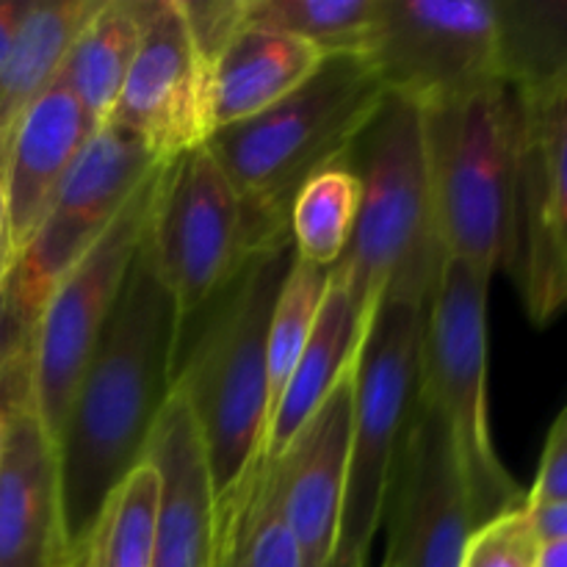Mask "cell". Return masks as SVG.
<instances>
[{
    "instance_id": "obj_25",
    "label": "cell",
    "mask_w": 567,
    "mask_h": 567,
    "mask_svg": "<svg viewBox=\"0 0 567 567\" xmlns=\"http://www.w3.org/2000/svg\"><path fill=\"white\" fill-rule=\"evenodd\" d=\"M360 183L341 161L316 172L291 205V241L302 264L336 269L352 238Z\"/></svg>"
},
{
    "instance_id": "obj_9",
    "label": "cell",
    "mask_w": 567,
    "mask_h": 567,
    "mask_svg": "<svg viewBox=\"0 0 567 567\" xmlns=\"http://www.w3.org/2000/svg\"><path fill=\"white\" fill-rule=\"evenodd\" d=\"M513 244L507 271L535 324L567 310V81L515 92Z\"/></svg>"
},
{
    "instance_id": "obj_26",
    "label": "cell",
    "mask_w": 567,
    "mask_h": 567,
    "mask_svg": "<svg viewBox=\"0 0 567 567\" xmlns=\"http://www.w3.org/2000/svg\"><path fill=\"white\" fill-rule=\"evenodd\" d=\"M380 0H247V28L288 33L330 55H365Z\"/></svg>"
},
{
    "instance_id": "obj_14",
    "label": "cell",
    "mask_w": 567,
    "mask_h": 567,
    "mask_svg": "<svg viewBox=\"0 0 567 567\" xmlns=\"http://www.w3.org/2000/svg\"><path fill=\"white\" fill-rule=\"evenodd\" d=\"M109 122L136 133L161 161L210 138L208 70L194 50L177 0L144 3L136 59Z\"/></svg>"
},
{
    "instance_id": "obj_6",
    "label": "cell",
    "mask_w": 567,
    "mask_h": 567,
    "mask_svg": "<svg viewBox=\"0 0 567 567\" xmlns=\"http://www.w3.org/2000/svg\"><path fill=\"white\" fill-rule=\"evenodd\" d=\"M487 286L491 277L449 258L426 305L421 391L441 410L468 482L476 529L526 507V491L504 468L487 410Z\"/></svg>"
},
{
    "instance_id": "obj_33",
    "label": "cell",
    "mask_w": 567,
    "mask_h": 567,
    "mask_svg": "<svg viewBox=\"0 0 567 567\" xmlns=\"http://www.w3.org/2000/svg\"><path fill=\"white\" fill-rule=\"evenodd\" d=\"M31 354H25V358L17 360L14 365L0 371V452H3V432L9 413L17 404L31 399Z\"/></svg>"
},
{
    "instance_id": "obj_23",
    "label": "cell",
    "mask_w": 567,
    "mask_h": 567,
    "mask_svg": "<svg viewBox=\"0 0 567 567\" xmlns=\"http://www.w3.org/2000/svg\"><path fill=\"white\" fill-rule=\"evenodd\" d=\"M214 567H305L302 551L277 507L264 457L221 507H216Z\"/></svg>"
},
{
    "instance_id": "obj_4",
    "label": "cell",
    "mask_w": 567,
    "mask_h": 567,
    "mask_svg": "<svg viewBox=\"0 0 567 567\" xmlns=\"http://www.w3.org/2000/svg\"><path fill=\"white\" fill-rule=\"evenodd\" d=\"M338 161L358 177L360 210L332 277L365 319L382 293L426 308L449 258L432 214L419 105L388 92Z\"/></svg>"
},
{
    "instance_id": "obj_13",
    "label": "cell",
    "mask_w": 567,
    "mask_h": 567,
    "mask_svg": "<svg viewBox=\"0 0 567 567\" xmlns=\"http://www.w3.org/2000/svg\"><path fill=\"white\" fill-rule=\"evenodd\" d=\"M385 520L391 567H460L476 532L452 432L424 391L393 465Z\"/></svg>"
},
{
    "instance_id": "obj_2",
    "label": "cell",
    "mask_w": 567,
    "mask_h": 567,
    "mask_svg": "<svg viewBox=\"0 0 567 567\" xmlns=\"http://www.w3.org/2000/svg\"><path fill=\"white\" fill-rule=\"evenodd\" d=\"M297 260L291 238L249 249L230 280L177 324L172 391L203 435L216 507L264 457L269 432V324Z\"/></svg>"
},
{
    "instance_id": "obj_24",
    "label": "cell",
    "mask_w": 567,
    "mask_h": 567,
    "mask_svg": "<svg viewBox=\"0 0 567 567\" xmlns=\"http://www.w3.org/2000/svg\"><path fill=\"white\" fill-rule=\"evenodd\" d=\"M498 61L513 92L567 81V0H496Z\"/></svg>"
},
{
    "instance_id": "obj_15",
    "label": "cell",
    "mask_w": 567,
    "mask_h": 567,
    "mask_svg": "<svg viewBox=\"0 0 567 567\" xmlns=\"http://www.w3.org/2000/svg\"><path fill=\"white\" fill-rule=\"evenodd\" d=\"M349 441L352 371L277 457H264L275 480L277 507L302 551L305 567H324L336 551L347 493Z\"/></svg>"
},
{
    "instance_id": "obj_32",
    "label": "cell",
    "mask_w": 567,
    "mask_h": 567,
    "mask_svg": "<svg viewBox=\"0 0 567 567\" xmlns=\"http://www.w3.org/2000/svg\"><path fill=\"white\" fill-rule=\"evenodd\" d=\"M37 321L22 310L11 286V271L0 280V371L31 354Z\"/></svg>"
},
{
    "instance_id": "obj_5",
    "label": "cell",
    "mask_w": 567,
    "mask_h": 567,
    "mask_svg": "<svg viewBox=\"0 0 567 567\" xmlns=\"http://www.w3.org/2000/svg\"><path fill=\"white\" fill-rule=\"evenodd\" d=\"M432 214L446 258L493 277L513 244L518 97L504 81L419 105Z\"/></svg>"
},
{
    "instance_id": "obj_30",
    "label": "cell",
    "mask_w": 567,
    "mask_h": 567,
    "mask_svg": "<svg viewBox=\"0 0 567 567\" xmlns=\"http://www.w3.org/2000/svg\"><path fill=\"white\" fill-rule=\"evenodd\" d=\"M177 3L194 50L210 72L227 44L247 28V0H177Z\"/></svg>"
},
{
    "instance_id": "obj_20",
    "label": "cell",
    "mask_w": 567,
    "mask_h": 567,
    "mask_svg": "<svg viewBox=\"0 0 567 567\" xmlns=\"http://www.w3.org/2000/svg\"><path fill=\"white\" fill-rule=\"evenodd\" d=\"M365 330H369V319L360 316L347 288L330 275V288L319 308V319L269 421L264 457H277L297 437V432L319 413L338 382L354 369Z\"/></svg>"
},
{
    "instance_id": "obj_36",
    "label": "cell",
    "mask_w": 567,
    "mask_h": 567,
    "mask_svg": "<svg viewBox=\"0 0 567 567\" xmlns=\"http://www.w3.org/2000/svg\"><path fill=\"white\" fill-rule=\"evenodd\" d=\"M28 6H31V0H0V72L9 59L11 42H14L17 28H20Z\"/></svg>"
},
{
    "instance_id": "obj_28",
    "label": "cell",
    "mask_w": 567,
    "mask_h": 567,
    "mask_svg": "<svg viewBox=\"0 0 567 567\" xmlns=\"http://www.w3.org/2000/svg\"><path fill=\"white\" fill-rule=\"evenodd\" d=\"M330 269L293 260L291 271L286 277V286L280 288V297L275 302L269 324V349H266V371H269V421L280 404L282 391L297 369L299 358L305 352L310 332H313L319 308L330 288Z\"/></svg>"
},
{
    "instance_id": "obj_19",
    "label": "cell",
    "mask_w": 567,
    "mask_h": 567,
    "mask_svg": "<svg viewBox=\"0 0 567 567\" xmlns=\"http://www.w3.org/2000/svg\"><path fill=\"white\" fill-rule=\"evenodd\" d=\"M324 55L297 37L244 28L208 72L210 136L238 125L297 92Z\"/></svg>"
},
{
    "instance_id": "obj_31",
    "label": "cell",
    "mask_w": 567,
    "mask_h": 567,
    "mask_svg": "<svg viewBox=\"0 0 567 567\" xmlns=\"http://www.w3.org/2000/svg\"><path fill=\"white\" fill-rule=\"evenodd\" d=\"M551 504H567V408L548 432L535 485L526 491V507L529 509L551 507Z\"/></svg>"
},
{
    "instance_id": "obj_21",
    "label": "cell",
    "mask_w": 567,
    "mask_h": 567,
    "mask_svg": "<svg viewBox=\"0 0 567 567\" xmlns=\"http://www.w3.org/2000/svg\"><path fill=\"white\" fill-rule=\"evenodd\" d=\"M105 0H39L28 6L0 72V138L61 75L66 55Z\"/></svg>"
},
{
    "instance_id": "obj_27",
    "label": "cell",
    "mask_w": 567,
    "mask_h": 567,
    "mask_svg": "<svg viewBox=\"0 0 567 567\" xmlns=\"http://www.w3.org/2000/svg\"><path fill=\"white\" fill-rule=\"evenodd\" d=\"M158 493V474L142 460L105 502L86 567H153Z\"/></svg>"
},
{
    "instance_id": "obj_29",
    "label": "cell",
    "mask_w": 567,
    "mask_h": 567,
    "mask_svg": "<svg viewBox=\"0 0 567 567\" xmlns=\"http://www.w3.org/2000/svg\"><path fill=\"white\" fill-rule=\"evenodd\" d=\"M540 546L529 509L518 507L474 532L460 567H537Z\"/></svg>"
},
{
    "instance_id": "obj_12",
    "label": "cell",
    "mask_w": 567,
    "mask_h": 567,
    "mask_svg": "<svg viewBox=\"0 0 567 567\" xmlns=\"http://www.w3.org/2000/svg\"><path fill=\"white\" fill-rule=\"evenodd\" d=\"M161 164L164 161L125 127L109 122L94 133L39 230L11 266L17 299L37 324L61 277L103 238Z\"/></svg>"
},
{
    "instance_id": "obj_16",
    "label": "cell",
    "mask_w": 567,
    "mask_h": 567,
    "mask_svg": "<svg viewBox=\"0 0 567 567\" xmlns=\"http://www.w3.org/2000/svg\"><path fill=\"white\" fill-rule=\"evenodd\" d=\"M0 567H78L66 543L59 454L33 399L11 410L3 432Z\"/></svg>"
},
{
    "instance_id": "obj_11",
    "label": "cell",
    "mask_w": 567,
    "mask_h": 567,
    "mask_svg": "<svg viewBox=\"0 0 567 567\" xmlns=\"http://www.w3.org/2000/svg\"><path fill=\"white\" fill-rule=\"evenodd\" d=\"M365 59L415 105L504 81L496 0H380Z\"/></svg>"
},
{
    "instance_id": "obj_39",
    "label": "cell",
    "mask_w": 567,
    "mask_h": 567,
    "mask_svg": "<svg viewBox=\"0 0 567 567\" xmlns=\"http://www.w3.org/2000/svg\"><path fill=\"white\" fill-rule=\"evenodd\" d=\"M380 567H391V565H385V563H382V565H380Z\"/></svg>"
},
{
    "instance_id": "obj_10",
    "label": "cell",
    "mask_w": 567,
    "mask_h": 567,
    "mask_svg": "<svg viewBox=\"0 0 567 567\" xmlns=\"http://www.w3.org/2000/svg\"><path fill=\"white\" fill-rule=\"evenodd\" d=\"M147 247L177 324L197 313L249 252L241 199L205 144L164 164Z\"/></svg>"
},
{
    "instance_id": "obj_18",
    "label": "cell",
    "mask_w": 567,
    "mask_h": 567,
    "mask_svg": "<svg viewBox=\"0 0 567 567\" xmlns=\"http://www.w3.org/2000/svg\"><path fill=\"white\" fill-rule=\"evenodd\" d=\"M100 127L66 83L55 78L6 136V205L17 255L39 230L61 183Z\"/></svg>"
},
{
    "instance_id": "obj_37",
    "label": "cell",
    "mask_w": 567,
    "mask_h": 567,
    "mask_svg": "<svg viewBox=\"0 0 567 567\" xmlns=\"http://www.w3.org/2000/svg\"><path fill=\"white\" fill-rule=\"evenodd\" d=\"M537 567H567V540L543 543Z\"/></svg>"
},
{
    "instance_id": "obj_7",
    "label": "cell",
    "mask_w": 567,
    "mask_h": 567,
    "mask_svg": "<svg viewBox=\"0 0 567 567\" xmlns=\"http://www.w3.org/2000/svg\"><path fill=\"white\" fill-rule=\"evenodd\" d=\"M426 308L382 293L352 369V441L336 546L369 557L388 487L421 399Z\"/></svg>"
},
{
    "instance_id": "obj_3",
    "label": "cell",
    "mask_w": 567,
    "mask_h": 567,
    "mask_svg": "<svg viewBox=\"0 0 567 567\" xmlns=\"http://www.w3.org/2000/svg\"><path fill=\"white\" fill-rule=\"evenodd\" d=\"M385 94L365 55H330L297 92L205 142L241 199L247 249L291 238L299 188L341 158Z\"/></svg>"
},
{
    "instance_id": "obj_1",
    "label": "cell",
    "mask_w": 567,
    "mask_h": 567,
    "mask_svg": "<svg viewBox=\"0 0 567 567\" xmlns=\"http://www.w3.org/2000/svg\"><path fill=\"white\" fill-rule=\"evenodd\" d=\"M175 338V305L155 275L144 236L55 437L66 543L78 567H86L111 493L142 465L172 393Z\"/></svg>"
},
{
    "instance_id": "obj_17",
    "label": "cell",
    "mask_w": 567,
    "mask_h": 567,
    "mask_svg": "<svg viewBox=\"0 0 567 567\" xmlns=\"http://www.w3.org/2000/svg\"><path fill=\"white\" fill-rule=\"evenodd\" d=\"M144 460L161 482L153 567H214V480L199 426L181 393L166 399Z\"/></svg>"
},
{
    "instance_id": "obj_38",
    "label": "cell",
    "mask_w": 567,
    "mask_h": 567,
    "mask_svg": "<svg viewBox=\"0 0 567 567\" xmlns=\"http://www.w3.org/2000/svg\"><path fill=\"white\" fill-rule=\"evenodd\" d=\"M324 567H369V557H363V554H358V551H349V548L336 546L330 563H327Z\"/></svg>"
},
{
    "instance_id": "obj_35",
    "label": "cell",
    "mask_w": 567,
    "mask_h": 567,
    "mask_svg": "<svg viewBox=\"0 0 567 567\" xmlns=\"http://www.w3.org/2000/svg\"><path fill=\"white\" fill-rule=\"evenodd\" d=\"M529 515L540 543L567 540V504H551V507L529 509Z\"/></svg>"
},
{
    "instance_id": "obj_22",
    "label": "cell",
    "mask_w": 567,
    "mask_h": 567,
    "mask_svg": "<svg viewBox=\"0 0 567 567\" xmlns=\"http://www.w3.org/2000/svg\"><path fill=\"white\" fill-rule=\"evenodd\" d=\"M144 3L147 0H105L61 66L59 78L100 125H109L136 59Z\"/></svg>"
},
{
    "instance_id": "obj_34",
    "label": "cell",
    "mask_w": 567,
    "mask_h": 567,
    "mask_svg": "<svg viewBox=\"0 0 567 567\" xmlns=\"http://www.w3.org/2000/svg\"><path fill=\"white\" fill-rule=\"evenodd\" d=\"M17 252L14 241H11V225H9V205H6V138H0V280L14 266Z\"/></svg>"
},
{
    "instance_id": "obj_8",
    "label": "cell",
    "mask_w": 567,
    "mask_h": 567,
    "mask_svg": "<svg viewBox=\"0 0 567 567\" xmlns=\"http://www.w3.org/2000/svg\"><path fill=\"white\" fill-rule=\"evenodd\" d=\"M164 164L133 194L103 238L61 277L39 316L31 349V399L53 443L150 230Z\"/></svg>"
}]
</instances>
